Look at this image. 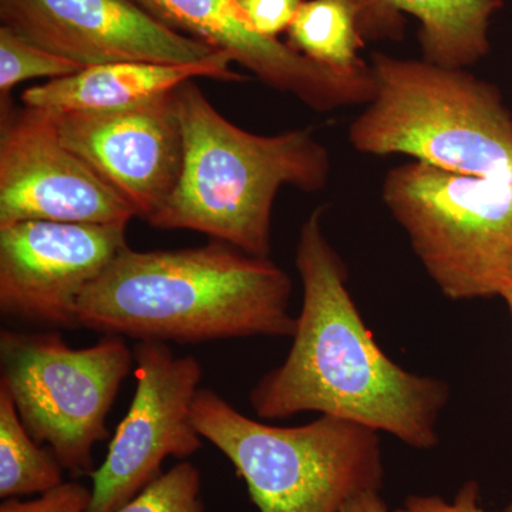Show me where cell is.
I'll use <instances>...</instances> for the list:
<instances>
[{"label":"cell","mask_w":512,"mask_h":512,"mask_svg":"<svg viewBox=\"0 0 512 512\" xmlns=\"http://www.w3.org/2000/svg\"><path fill=\"white\" fill-rule=\"evenodd\" d=\"M318 207L296 248L303 301L285 362L266 373L249 403L256 416L316 412L389 433L413 448L437 446V421L450 387L407 372L377 345L348 289V269L323 231Z\"/></svg>","instance_id":"cell-1"},{"label":"cell","mask_w":512,"mask_h":512,"mask_svg":"<svg viewBox=\"0 0 512 512\" xmlns=\"http://www.w3.org/2000/svg\"><path fill=\"white\" fill-rule=\"evenodd\" d=\"M292 281L269 258L225 242L195 248H124L84 291L79 328L156 342L292 338Z\"/></svg>","instance_id":"cell-2"},{"label":"cell","mask_w":512,"mask_h":512,"mask_svg":"<svg viewBox=\"0 0 512 512\" xmlns=\"http://www.w3.org/2000/svg\"><path fill=\"white\" fill-rule=\"evenodd\" d=\"M184 133L180 181L148 220L188 229L245 254L269 258L272 208L284 185L318 192L328 184L330 156L309 130L249 133L225 119L194 80L175 90Z\"/></svg>","instance_id":"cell-3"},{"label":"cell","mask_w":512,"mask_h":512,"mask_svg":"<svg viewBox=\"0 0 512 512\" xmlns=\"http://www.w3.org/2000/svg\"><path fill=\"white\" fill-rule=\"evenodd\" d=\"M369 64L376 93L350 124L356 151L512 180V114L497 86L424 59L373 53Z\"/></svg>","instance_id":"cell-4"},{"label":"cell","mask_w":512,"mask_h":512,"mask_svg":"<svg viewBox=\"0 0 512 512\" xmlns=\"http://www.w3.org/2000/svg\"><path fill=\"white\" fill-rule=\"evenodd\" d=\"M192 420L231 461L259 512H339L382 490L379 433L355 421L322 414L305 426H271L210 389L198 390Z\"/></svg>","instance_id":"cell-5"},{"label":"cell","mask_w":512,"mask_h":512,"mask_svg":"<svg viewBox=\"0 0 512 512\" xmlns=\"http://www.w3.org/2000/svg\"><path fill=\"white\" fill-rule=\"evenodd\" d=\"M382 197L414 254L453 301L501 296L512 256V180L451 173L409 161Z\"/></svg>","instance_id":"cell-6"},{"label":"cell","mask_w":512,"mask_h":512,"mask_svg":"<svg viewBox=\"0 0 512 512\" xmlns=\"http://www.w3.org/2000/svg\"><path fill=\"white\" fill-rule=\"evenodd\" d=\"M133 365L121 336L73 349L57 332H0V383L30 436L73 477L96 470L94 444L109 437L107 416Z\"/></svg>","instance_id":"cell-7"},{"label":"cell","mask_w":512,"mask_h":512,"mask_svg":"<svg viewBox=\"0 0 512 512\" xmlns=\"http://www.w3.org/2000/svg\"><path fill=\"white\" fill-rule=\"evenodd\" d=\"M133 353L136 394L106 460L90 476V512L119 511L164 473L168 457L184 460L202 447L192 420L204 375L201 363L192 356H175L167 343L156 340H141Z\"/></svg>","instance_id":"cell-8"},{"label":"cell","mask_w":512,"mask_h":512,"mask_svg":"<svg viewBox=\"0 0 512 512\" xmlns=\"http://www.w3.org/2000/svg\"><path fill=\"white\" fill-rule=\"evenodd\" d=\"M137 212L64 146L55 114L2 100L0 228L25 221L120 225Z\"/></svg>","instance_id":"cell-9"},{"label":"cell","mask_w":512,"mask_h":512,"mask_svg":"<svg viewBox=\"0 0 512 512\" xmlns=\"http://www.w3.org/2000/svg\"><path fill=\"white\" fill-rule=\"evenodd\" d=\"M120 225L25 221L0 228V311L77 329L84 291L127 248Z\"/></svg>","instance_id":"cell-10"},{"label":"cell","mask_w":512,"mask_h":512,"mask_svg":"<svg viewBox=\"0 0 512 512\" xmlns=\"http://www.w3.org/2000/svg\"><path fill=\"white\" fill-rule=\"evenodd\" d=\"M0 22L83 69L117 62L195 64L222 53L168 28L133 0H0Z\"/></svg>","instance_id":"cell-11"},{"label":"cell","mask_w":512,"mask_h":512,"mask_svg":"<svg viewBox=\"0 0 512 512\" xmlns=\"http://www.w3.org/2000/svg\"><path fill=\"white\" fill-rule=\"evenodd\" d=\"M55 117L64 146L126 198L141 220L148 222L173 195L184 164L175 92L131 109Z\"/></svg>","instance_id":"cell-12"},{"label":"cell","mask_w":512,"mask_h":512,"mask_svg":"<svg viewBox=\"0 0 512 512\" xmlns=\"http://www.w3.org/2000/svg\"><path fill=\"white\" fill-rule=\"evenodd\" d=\"M163 25L227 53L266 86L292 94L316 113L369 104L376 93L367 64L343 73L293 50L279 39L259 35L237 0H133Z\"/></svg>","instance_id":"cell-13"},{"label":"cell","mask_w":512,"mask_h":512,"mask_svg":"<svg viewBox=\"0 0 512 512\" xmlns=\"http://www.w3.org/2000/svg\"><path fill=\"white\" fill-rule=\"evenodd\" d=\"M231 63L227 53H218L207 62L195 64H100L29 87L22 94V101L29 109L52 114L126 110L160 99L198 77L245 82L248 77L232 70Z\"/></svg>","instance_id":"cell-14"},{"label":"cell","mask_w":512,"mask_h":512,"mask_svg":"<svg viewBox=\"0 0 512 512\" xmlns=\"http://www.w3.org/2000/svg\"><path fill=\"white\" fill-rule=\"evenodd\" d=\"M365 42H402L406 15L419 20L423 59L467 69L490 53V25L503 0H353Z\"/></svg>","instance_id":"cell-15"},{"label":"cell","mask_w":512,"mask_h":512,"mask_svg":"<svg viewBox=\"0 0 512 512\" xmlns=\"http://www.w3.org/2000/svg\"><path fill=\"white\" fill-rule=\"evenodd\" d=\"M286 36V45L329 69L350 73L369 64L359 57L366 42L353 0H306Z\"/></svg>","instance_id":"cell-16"},{"label":"cell","mask_w":512,"mask_h":512,"mask_svg":"<svg viewBox=\"0 0 512 512\" xmlns=\"http://www.w3.org/2000/svg\"><path fill=\"white\" fill-rule=\"evenodd\" d=\"M62 464L37 443L22 420L8 387L0 383V497L45 494L63 484Z\"/></svg>","instance_id":"cell-17"},{"label":"cell","mask_w":512,"mask_h":512,"mask_svg":"<svg viewBox=\"0 0 512 512\" xmlns=\"http://www.w3.org/2000/svg\"><path fill=\"white\" fill-rule=\"evenodd\" d=\"M83 67L33 45L25 37L0 26V96L9 99L13 87L28 80L47 77L60 79L80 72Z\"/></svg>","instance_id":"cell-18"},{"label":"cell","mask_w":512,"mask_h":512,"mask_svg":"<svg viewBox=\"0 0 512 512\" xmlns=\"http://www.w3.org/2000/svg\"><path fill=\"white\" fill-rule=\"evenodd\" d=\"M117 512H204L201 471L181 461Z\"/></svg>","instance_id":"cell-19"},{"label":"cell","mask_w":512,"mask_h":512,"mask_svg":"<svg viewBox=\"0 0 512 512\" xmlns=\"http://www.w3.org/2000/svg\"><path fill=\"white\" fill-rule=\"evenodd\" d=\"M92 498V488L84 487L76 481H69L45 494H40L35 500H3L0 512H90Z\"/></svg>","instance_id":"cell-20"},{"label":"cell","mask_w":512,"mask_h":512,"mask_svg":"<svg viewBox=\"0 0 512 512\" xmlns=\"http://www.w3.org/2000/svg\"><path fill=\"white\" fill-rule=\"evenodd\" d=\"M306 0H237L252 28L259 35L278 39L288 32Z\"/></svg>","instance_id":"cell-21"},{"label":"cell","mask_w":512,"mask_h":512,"mask_svg":"<svg viewBox=\"0 0 512 512\" xmlns=\"http://www.w3.org/2000/svg\"><path fill=\"white\" fill-rule=\"evenodd\" d=\"M394 512H490L480 504V485L477 481H467L458 490L453 501L444 500L439 495H412L402 507Z\"/></svg>","instance_id":"cell-22"},{"label":"cell","mask_w":512,"mask_h":512,"mask_svg":"<svg viewBox=\"0 0 512 512\" xmlns=\"http://www.w3.org/2000/svg\"><path fill=\"white\" fill-rule=\"evenodd\" d=\"M339 512H389L379 491L360 494L350 500Z\"/></svg>","instance_id":"cell-23"},{"label":"cell","mask_w":512,"mask_h":512,"mask_svg":"<svg viewBox=\"0 0 512 512\" xmlns=\"http://www.w3.org/2000/svg\"><path fill=\"white\" fill-rule=\"evenodd\" d=\"M501 298H503L505 303H507L508 311H510L512 319V285L507 286V288L504 289L503 293H501Z\"/></svg>","instance_id":"cell-24"},{"label":"cell","mask_w":512,"mask_h":512,"mask_svg":"<svg viewBox=\"0 0 512 512\" xmlns=\"http://www.w3.org/2000/svg\"><path fill=\"white\" fill-rule=\"evenodd\" d=\"M512 285V256L510 266H508V286Z\"/></svg>","instance_id":"cell-25"},{"label":"cell","mask_w":512,"mask_h":512,"mask_svg":"<svg viewBox=\"0 0 512 512\" xmlns=\"http://www.w3.org/2000/svg\"><path fill=\"white\" fill-rule=\"evenodd\" d=\"M505 512H512V501L510 505H508L507 510H505Z\"/></svg>","instance_id":"cell-26"}]
</instances>
